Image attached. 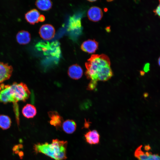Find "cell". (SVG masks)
<instances>
[{
    "label": "cell",
    "mask_w": 160,
    "mask_h": 160,
    "mask_svg": "<svg viewBox=\"0 0 160 160\" xmlns=\"http://www.w3.org/2000/svg\"><path fill=\"white\" fill-rule=\"evenodd\" d=\"M110 64L109 57L104 54L93 55L87 60L85 64V74L90 80L88 90L94 89L98 81H106L111 77L113 73Z\"/></svg>",
    "instance_id": "6da1fadb"
},
{
    "label": "cell",
    "mask_w": 160,
    "mask_h": 160,
    "mask_svg": "<svg viewBox=\"0 0 160 160\" xmlns=\"http://www.w3.org/2000/svg\"><path fill=\"white\" fill-rule=\"evenodd\" d=\"M31 92L23 83H13L11 85L0 84V103H13L14 104L20 101H25Z\"/></svg>",
    "instance_id": "7a4b0ae2"
},
{
    "label": "cell",
    "mask_w": 160,
    "mask_h": 160,
    "mask_svg": "<svg viewBox=\"0 0 160 160\" xmlns=\"http://www.w3.org/2000/svg\"><path fill=\"white\" fill-rule=\"evenodd\" d=\"M67 141L53 139L51 143H38L33 146L36 153H41L55 160H63L67 159Z\"/></svg>",
    "instance_id": "3957f363"
},
{
    "label": "cell",
    "mask_w": 160,
    "mask_h": 160,
    "mask_svg": "<svg viewBox=\"0 0 160 160\" xmlns=\"http://www.w3.org/2000/svg\"><path fill=\"white\" fill-rule=\"evenodd\" d=\"M48 42H40L36 45V47L39 50L42 51L45 54L48 51V55L49 54L57 58H59L60 55V50L59 44L54 42L51 43Z\"/></svg>",
    "instance_id": "277c9868"
},
{
    "label": "cell",
    "mask_w": 160,
    "mask_h": 160,
    "mask_svg": "<svg viewBox=\"0 0 160 160\" xmlns=\"http://www.w3.org/2000/svg\"><path fill=\"white\" fill-rule=\"evenodd\" d=\"M142 145L138 146L134 152V156L138 160H160V156L151 152L143 151Z\"/></svg>",
    "instance_id": "5b68a950"
},
{
    "label": "cell",
    "mask_w": 160,
    "mask_h": 160,
    "mask_svg": "<svg viewBox=\"0 0 160 160\" xmlns=\"http://www.w3.org/2000/svg\"><path fill=\"white\" fill-rule=\"evenodd\" d=\"M39 34L44 40H48L52 39L54 36L55 30L52 25L46 24L42 25L40 28Z\"/></svg>",
    "instance_id": "8992f818"
},
{
    "label": "cell",
    "mask_w": 160,
    "mask_h": 160,
    "mask_svg": "<svg viewBox=\"0 0 160 160\" xmlns=\"http://www.w3.org/2000/svg\"><path fill=\"white\" fill-rule=\"evenodd\" d=\"M13 70L12 67L11 65L0 62V84L10 78Z\"/></svg>",
    "instance_id": "52a82bcc"
},
{
    "label": "cell",
    "mask_w": 160,
    "mask_h": 160,
    "mask_svg": "<svg viewBox=\"0 0 160 160\" xmlns=\"http://www.w3.org/2000/svg\"><path fill=\"white\" fill-rule=\"evenodd\" d=\"M103 13L101 9L99 7L94 6L90 7L88 11L87 16L91 21L97 22L102 18Z\"/></svg>",
    "instance_id": "ba28073f"
},
{
    "label": "cell",
    "mask_w": 160,
    "mask_h": 160,
    "mask_svg": "<svg viewBox=\"0 0 160 160\" xmlns=\"http://www.w3.org/2000/svg\"><path fill=\"white\" fill-rule=\"evenodd\" d=\"M48 115L50 119V124L57 129L60 128L63 123L62 117L56 111H49L48 112Z\"/></svg>",
    "instance_id": "9c48e42d"
},
{
    "label": "cell",
    "mask_w": 160,
    "mask_h": 160,
    "mask_svg": "<svg viewBox=\"0 0 160 160\" xmlns=\"http://www.w3.org/2000/svg\"><path fill=\"white\" fill-rule=\"evenodd\" d=\"M98 43L95 40H88L84 42L81 46V49L84 51L92 53L97 49Z\"/></svg>",
    "instance_id": "30bf717a"
},
{
    "label": "cell",
    "mask_w": 160,
    "mask_h": 160,
    "mask_svg": "<svg viewBox=\"0 0 160 160\" xmlns=\"http://www.w3.org/2000/svg\"><path fill=\"white\" fill-rule=\"evenodd\" d=\"M84 136L86 142L89 144H97L99 143L100 135L96 130H89Z\"/></svg>",
    "instance_id": "8fae6325"
},
{
    "label": "cell",
    "mask_w": 160,
    "mask_h": 160,
    "mask_svg": "<svg viewBox=\"0 0 160 160\" xmlns=\"http://www.w3.org/2000/svg\"><path fill=\"white\" fill-rule=\"evenodd\" d=\"M83 71L82 68L77 64L73 65L70 66L68 69L69 76L72 79H78L82 76Z\"/></svg>",
    "instance_id": "7c38bea8"
},
{
    "label": "cell",
    "mask_w": 160,
    "mask_h": 160,
    "mask_svg": "<svg viewBox=\"0 0 160 160\" xmlns=\"http://www.w3.org/2000/svg\"><path fill=\"white\" fill-rule=\"evenodd\" d=\"M69 31L78 33L81 28V19L79 17L73 16L70 19Z\"/></svg>",
    "instance_id": "4fadbf2b"
},
{
    "label": "cell",
    "mask_w": 160,
    "mask_h": 160,
    "mask_svg": "<svg viewBox=\"0 0 160 160\" xmlns=\"http://www.w3.org/2000/svg\"><path fill=\"white\" fill-rule=\"evenodd\" d=\"M40 14L36 9H32L28 12L25 15L27 21L31 24H34L38 23Z\"/></svg>",
    "instance_id": "5bb4252c"
},
{
    "label": "cell",
    "mask_w": 160,
    "mask_h": 160,
    "mask_svg": "<svg viewBox=\"0 0 160 160\" xmlns=\"http://www.w3.org/2000/svg\"><path fill=\"white\" fill-rule=\"evenodd\" d=\"M36 109L33 105L28 104L23 108L22 113L24 116L29 119L33 118L36 114Z\"/></svg>",
    "instance_id": "9a60e30c"
},
{
    "label": "cell",
    "mask_w": 160,
    "mask_h": 160,
    "mask_svg": "<svg viewBox=\"0 0 160 160\" xmlns=\"http://www.w3.org/2000/svg\"><path fill=\"white\" fill-rule=\"evenodd\" d=\"M31 38L30 33L25 31L19 32L16 35L17 40L20 44H25L28 43L31 40Z\"/></svg>",
    "instance_id": "2e32d148"
},
{
    "label": "cell",
    "mask_w": 160,
    "mask_h": 160,
    "mask_svg": "<svg viewBox=\"0 0 160 160\" xmlns=\"http://www.w3.org/2000/svg\"><path fill=\"white\" fill-rule=\"evenodd\" d=\"M62 127L63 130L65 133L71 134L74 132L76 130V124L74 121L68 119L63 122Z\"/></svg>",
    "instance_id": "e0dca14e"
},
{
    "label": "cell",
    "mask_w": 160,
    "mask_h": 160,
    "mask_svg": "<svg viewBox=\"0 0 160 160\" xmlns=\"http://www.w3.org/2000/svg\"><path fill=\"white\" fill-rule=\"evenodd\" d=\"M36 5L40 9L43 11H47L49 9L52 7V2L49 0H37Z\"/></svg>",
    "instance_id": "ac0fdd59"
},
{
    "label": "cell",
    "mask_w": 160,
    "mask_h": 160,
    "mask_svg": "<svg viewBox=\"0 0 160 160\" xmlns=\"http://www.w3.org/2000/svg\"><path fill=\"white\" fill-rule=\"evenodd\" d=\"M11 124L10 118L4 115H0V127L3 129H6L10 127Z\"/></svg>",
    "instance_id": "d6986e66"
},
{
    "label": "cell",
    "mask_w": 160,
    "mask_h": 160,
    "mask_svg": "<svg viewBox=\"0 0 160 160\" xmlns=\"http://www.w3.org/2000/svg\"><path fill=\"white\" fill-rule=\"evenodd\" d=\"M159 4L157 8L154 11V12L159 17H160V0Z\"/></svg>",
    "instance_id": "ffe728a7"
},
{
    "label": "cell",
    "mask_w": 160,
    "mask_h": 160,
    "mask_svg": "<svg viewBox=\"0 0 160 160\" xmlns=\"http://www.w3.org/2000/svg\"><path fill=\"white\" fill-rule=\"evenodd\" d=\"M150 65L149 63H147L144 65L143 68L144 72H148L150 71Z\"/></svg>",
    "instance_id": "44dd1931"
},
{
    "label": "cell",
    "mask_w": 160,
    "mask_h": 160,
    "mask_svg": "<svg viewBox=\"0 0 160 160\" xmlns=\"http://www.w3.org/2000/svg\"><path fill=\"white\" fill-rule=\"evenodd\" d=\"M45 17L43 15H40L39 19V22H42L44 21Z\"/></svg>",
    "instance_id": "7402d4cb"
},
{
    "label": "cell",
    "mask_w": 160,
    "mask_h": 160,
    "mask_svg": "<svg viewBox=\"0 0 160 160\" xmlns=\"http://www.w3.org/2000/svg\"><path fill=\"white\" fill-rule=\"evenodd\" d=\"M158 63L159 66L160 67V57L158 60Z\"/></svg>",
    "instance_id": "603a6c76"
},
{
    "label": "cell",
    "mask_w": 160,
    "mask_h": 160,
    "mask_svg": "<svg viewBox=\"0 0 160 160\" xmlns=\"http://www.w3.org/2000/svg\"><path fill=\"white\" fill-rule=\"evenodd\" d=\"M106 29L107 31L108 32H109V31H110V28H109V27H108V28L107 27V28H106Z\"/></svg>",
    "instance_id": "cb8c5ba5"
},
{
    "label": "cell",
    "mask_w": 160,
    "mask_h": 160,
    "mask_svg": "<svg viewBox=\"0 0 160 160\" xmlns=\"http://www.w3.org/2000/svg\"><path fill=\"white\" fill-rule=\"evenodd\" d=\"M140 73L142 75H143L144 74L145 72L144 71H142L140 72Z\"/></svg>",
    "instance_id": "d4e9b609"
},
{
    "label": "cell",
    "mask_w": 160,
    "mask_h": 160,
    "mask_svg": "<svg viewBox=\"0 0 160 160\" xmlns=\"http://www.w3.org/2000/svg\"><path fill=\"white\" fill-rule=\"evenodd\" d=\"M88 1L90 2H92L95 1H96V0H89Z\"/></svg>",
    "instance_id": "484cf974"
}]
</instances>
